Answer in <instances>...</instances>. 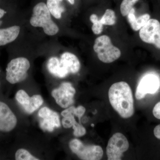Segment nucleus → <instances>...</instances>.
<instances>
[{
    "label": "nucleus",
    "instance_id": "1",
    "mask_svg": "<svg viewBox=\"0 0 160 160\" xmlns=\"http://www.w3.org/2000/svg\"><path fill=\"white\" fill-rule=\"evenodd\" d=\"M109 99L113 109L123 118H129L134 113L132 91L128 83L120 82L112 84L109 90Z\"/></svg>",
    "mask_w": 160,
    "mask_h": 160
},
{
    "label": "nucleus",
    "instance_id": "2",
    "mask_svg": "<svg viewBox=\"0 0 160 160\" xmlns=\"http://www.w3.org/2000/svg\"><path fill=\"white\" fill-rule=\"evenodd\" d=\"M30 23L33 27L42 28L44 32L49 36L55 35L59 30L52 20L51 13L44 2L38 3L33 7Z\"/></svg>",
    "mask_w": 160,
    "mask_h": 160
},
{
    "label": "nucleus",
    "instance_id": "3",
    "mask_svg": "<svg viewBox=\"0 0 160 160\" xmlns=\"http://www.w3.org/2000/svg\"><path fill=\"white\" fill-rule=\"evenodd\" d=\"M30 67V62L26 58L19 57L12 59L6 67V81L11 84L25 81L28 77L27 71Z\"/></svg>",
    "mask_w": 160,
    "mask_h": 160
},
{
    "label": "nucleus",
    "instance_id": "4",
    "mask_svg": "<svg viewBox=\"0 0 160 160\" xmlns=\"http://www.w3.org/2000/svg\"><path fill=\"white\" fill-rule=\"evenodd\" d=\"M93 49L97 53L99 59L105 63L112 62L121 55L120 49L112 45L110 38L107 35L102 36L95 40Z\"/></svg>",
    "mask_w": 160,
    "mask_h": 160
},
{
    "label": "nucleus",
    "instance_id": "5",
    "mask_svg": "<svg viewBox=\"0 0 160 160\" xmlns=\"http://www.w3.org/2000/svg\"><path fill=\"white\" fill-rule=\"evenodd\" d=\"M72 151L81 159L99 160L102 158L103 149L97 145H85L77 139L72 140L69 143Z\"/></svg>",
    "mask_w": 160,
    "mask_h": 160
},
{
    "label": "nucleus",
    "instance_id": "6",
    "mask_svg": "<svg viewBox=\"0 0 160 160\" xmlns=\"http://www.w3.org/2000/svg\"><path fill=\"white\" fill-rule=\"evenodd\" d=\"M129 148V142L126 136L121 132L114 133L109 139L106 147L108 160L122 159L123 153L127 151Z\"/></svg>",
    "mask_w": 160,
    "mask_h": 160
},
{
    "label": "nucleus",
    "instance_id": "7",
    "mask_svg": "<svg viewBox=\"0 0 160 160\" xmlns=\"http://www.w3.org/2000/svg\"><path fill=\"white\" fill-rule=\"evenodd\" d=\"M76 90L69 82H63L58 89L52 92V96L62 108H67L74 103Z\"/></svg>",
    "mask_w": 160,
    "mask_h": 160
},
{
    "label": "nucleus",
    "instance_id": "8",
    "mask_svg": "<svg viewBox=\"0 0 160 160\" xmlns=\"http://www.w3.org/2000/svg\"><path fill=\"white\" fill-rule=\"evenodd\" d=\"M160 86V80L157 76L146 75L138 83L136 91V98L137 100H141L147 94H154L158 90Z\"/></svg>",
    "mask_w": 160,
    "mask_h": 160
},
{
    "label": "nucleus",
    "instance_id": "9",
    "mask_svg": "<svg viewBox=\"0 0 160 160\" xmlns=\"http://www.w3.org/2000/svg\"><path fill=\"white\" fill-rule=\"evenodd\" d=\"M38 115L41 119L40 127L44 131L52 132L55 128L61 126L59 115L48 107H44L40 109Z\"/></svg>",
    "mask_w": 160,
    "mask_h": 160
},
{
    "label": "nucleus",
    "instance_id": "10",
    "mask_svg": "<svg viewBox=\"0 0 160 160\" xmlns=\"http://www.w3.org/2000/svg\"><path fill=\"white\" fill-rule=\"evenodd\" d=\"M17 118L9 106L0 101V131H12L17 124Z\"/></svg>",
    "mask_w": 160,
    "mask_h": 160
},
{
    "label": "nucleus",
    "instance_id": "11",
    "mask_svg": "<svg viewBox=\"0 0 160 160\" xmlns=\"http://www.w3.org/2000/svg\"><path fill=\"white\" fill-rule=\"evenodd\" d=\"M160 30L159 22L155 19H150L146 25L140 29V38L143 42L152 44L154 37Z\"/></svg>",
    "mask_w": 160,
    "mask_h": 160
},
{
    "label": "nucleus",
    "instance_id": "12",
    "mask_svg": "<svg viewBox=\"0 0 160 160\" xmlns=\"http://www.w3.org/2000/svg\"><path fill=\"white\" fill-rule=\"evenodd\" d=\"M21 27L17 25L0 27V47L13 42L18 38Z\"/></svg>",
    "mask_w": 160,
    "mask_h": 160
},
{
    "label": "nucleus",
    "instance_id": "13",
    "mask_svg": "<svg viewBox=\"0 0 160 160\" xmlns=\"http://www.w3.org/2000/svg\"><path fill=\"white\" fill-rule=\"evenodd\" d=\"M60 64L67 69L69 73H77L81 68L79 60L73 53L65 52L61 56Z\"/></svg>",
    "mask_w": 160,
    "mask_h": 160
},
{
    "label": "nucleus",
    "instance_id": "14",
    "mask_svg": "<svg viewBox=\"0 0 160 160\" xmlns=\"http://www.w3.org/2000/svg\"><path fill=\"white\" fill-rule=\"evenodd\" d=\"M47 69L52 74L59 78H64L69 74V72L60 64V60L56 57L49 59L47 63Z\"/></svg>",
    "mask_w": 160,
    "mask_h": 160
},
{
    "label": "nucleus",
    "instance_id": "15",
    "mask_svg": "<svg viewBox=\"0 0 160 160\" xmlns=\"http://www.w3.org/2000/svg\"><path fill=\"white\" fill-rule=\"evenodd\" d=\"M135 9L132 8L128 14V20L131 28L134 31L140 30L150 19V15L146 13L137 18L135 15Z\"/></svg>",
    "mask_w": 160,
    "mask_h": 160
},
{
    "label": "nucleus",
    "instance_id": "16",
    "mask_svg": "<svg viewBox=\"0 0 160 160\" xmlns=\"http://www.w3.org/2000/svg\"><path fill=\"white\" fill-rule=\"evenodd\" d=\"M58 0H47L46 5L51 14L57 19L62 18V13L64 11V8Z\"/></svg>",
    "mask_w": 160,
    "mask_h": 160
},
{
    "label": "nucleus",
    "instance_id": "17",
    "mask_svg": "<svg viewBox=\"0 0 160 160\" xmlns=\"http://www.w3.org/2000/svg\"><path fill=\"white\" fill-rule=\"evenodd\" d=\"M43 102V98L41 95H34L30 97L29 104L23 107V108L27 113H32L39 109L42 105Z\"/></svg>",
    "mask_w": 160,
    "mask_h": 160
},
{
    "label": "nucleus",
    "instance_id": "18",
    "mask_svg": "<svg viewBox=\"0 0 160 160\" xmlns=\"http://www.w3.org/2000/svg\"><path fill=\"white\" fill-rule=\"evenodd\" d=\"M100 21L103 25H114L116 22V17L114 11L111 9H106Z\"/></svg>",
    "mask_w": 160,
    "mask_h": 160
},
{
    "label": "nucleus",
    "instance_id": "19",
    "mask_svg": "<svg viewBox=\"0 0 160 160\" xmlns=\"http://www.w3.org/2000/svg\"><path fill=\"white\" fill-rule=\"evenodd\" d=\"M138 0H123L120 6V11L123 16L128 15L129 12L133 8Z\"/></svg>",
    "mask_w": 160,
    "mask_h": 160
},
{
    "label": "nucleus",
    "instance_id": "20",
    "mask_svg": "<svg viewBox=\"0 0 160 160\" xmlns=\"http://www.w3.org/2000/svg\"><path fill=\"white\" fill-rule=\"evenodd\" d=\"M90 20L92 23V30L95 34H99L103 31V25L97 15L92 14L90 17Z\"/></svg>",
    "mask_w": 160,
    "mask_h": 160
},
{
    "label": "nucleus",
    "instance_id": "21",
    "mask_svg": "<svg viewBox=\"0 0 160 160\" xmlns=\"http://www.w3.org/2000/svg\"><path fill=\"white\" fill-rule=\"evenodd\" d=\"M17 160H38L39 159L35 157L29 153V151L23 149H18L15 155Z\"/></svg>",
    "mask_w": 160,
    "mask_h": 160
},
{
    "label": "nucleus",
    "instance_id": "22",
    "mask_svg": "<svg viewBox=\"0 0 160 160\" xmlns=\"http://www.w3.org/2000/svg\"><path fill=\"white\" fill-rule=\"evenodd\" d=\"M15 98L18 102L23 107L29 104L30 97L26 91L23 90H19L16 94Z\"/></svg>",
    "mask_w": 160,
    "mask_h": 160
},
{
    "label": "nucleus",
    "instance_id": "23",
    "mask_svg": "<svg viewBox=\"0 0 160 160\" xmlns=\"http://www.w3.org/2000/svg\"><path fill=\"white\" fill-rule=\"evenodd\" d=\"M73 130V135L76 137H81L86 134V128L81 124L76 122L72 126Z\"/></svg>",
    "mask_w": 160,
    "mask_h": 160
},
{
    "label": "nucleus",
    "instance_id": "24",
    "mask_svg": "<svg viewBox=\"0 0 160 160\" xmlns=\"http://www.w3.org/2000/svg\"><path fill=\"white\" fill-rule=\"evenodd\" d=\"M5 0H0V27L4 24L3 19L8 14V10L4 6Z\"/></svg>",
    "mask_w": 160,
    "mask_h": 160
},
{
    "label": "nucleus",
    "instance_id": "25",
    "mask_svg": "<svg viewBox=\"0 0 160 160\" xmlns=\"http://www.w3.org/2000/svg\"><path fill=\"white\" fill-rule=\"evenodd\" d=\"M76 122L74 116L64 118L62 120V124L64 128H66V129H69V128L72 127V126Z\"/></svg>",
    "mask_w": 160,
    "mask_h": 160
},
{
    "label": "nucleus",
    "instance_id": "26",
    "mask_svg": "<svg viewBox=\"0 0 160 160\" xmlns=\"http://www.w3.org/2000/svg\"><path fill=\"white\" fill-rule=\"evenodd\" d=\"M76 107L74 106H71L62 112L61 115L64 118L70 117L74 116L75 111Z\"/></svg>",
    "mask_w": 160,
    "mask_h": 160
},
{
    "label": "nucleus",
    "instance_id": "27",
    "mask_svg": "<svg viewBox=\"0 0 160 160\" xmlns=\"http://www.w3.org/2000/svg\"><path fill=\"white\" fill-rule=\"evenodd\" d=\"M86 108L82 106H79L77 108H76L75 111V116L77 117L80 121L81 118L83 116V115L85 114L86 112Z\"/></svg>",
    "mask_w": 160,
    "mask_h": 160
},
{
    "label": "nucleus",
    "instance_id": "28",
    "mask_svg": "<svg viewBox=\"0 0 160 160\" xmlns=\"http://www.w3.org/2000/svg\"><path fill=\"white\" fill-rule=\"evenodd\" d=\"M152 113L156 118L160 119V102L155 106L152 110Z\"/></svg>",
    "mask_w": 160,
    "mask_h": 160
},
{
    "label": "nucleus",
    "instance_id": "29",
    "mask_svg": "<svg viewBox=\"0 0 160 160\" xmlns=\"http://www.w3.org/2000/svg\"><path fill=\"white\" fill-rule=\"evenodd\" d=\"M152 44H153L156 48L160 49V30L154 37Z\"/></svg>",
    "mask_w": 160,
    "mask_h": 160
},
{
    "label": "nucleus",
    "instance_id": "30",
    "mask_svg": "<svg viewBox=\"0 0 160 160\" xmlns=\"http://www.w3.org/2000/svg\"><path fill=\"white\" fill-rule=\"evenodd\" d=\"M153 132L155 137L160 140V124L156 126L153 130Z\"/></svg>",
    "mask_w": 160,
    "mask_h": 160
},
{
    "label": "nucleus",
    "instance_id": "31",
    "mask_svg": "<svg viewBox=\"0 0 160 160\" xmlns=\"http://www.w3.org/2000/svg\"><path fill=\"white\" fill-rule=\"evenodd\" d=\"M68 1L71 5H73L74 4L75 0H68Z\"/></svg>",
    "mask_w": 160,
    "mask_h": 160
},
{
    "label": "nucleus",
    "instance_id": "32",
    "mask_svg": "<svg viewBox=\"0 0 160 160\" xmlns=\"http://www.w3.org/2000/svg\"><path fill=\"white\" fill-rule=\"evenodd\" d=\"M92 127H94V125L93 124H91Z\"/></svg>",
    "mask_w": 160,
    "mask_h": 160
},
{
    "label": "nucleus",
    "instance_id": "33",
    "mask_svg": "<svg viewBox=\"0 0 160 160\" xmlns=\"http://www.w3.org/2000/svg\"><path fill=\"white\" fill-rule=\"evenodd\" d=\"M58 1H59L60 2H62L63 1V0H58Z\"/></svg>",
    "mask_w": 160,
    "mask_h": 160
},
{
    "label": "nucleus",
    "instance_id": "34",
    "mask_svg": "<svg viewBox=\"0 0 160 160\" xmlns=\"http://www.w3.org/2000/svg\"><path fill=\"white\" fill-rule=\"evenodd\" d=\"M1 72V69H0V72ZM1 81H0V87H1Z\"/></svg>",
    "mask_w": 160,
    "mask_h": 160
}]
</instances>
